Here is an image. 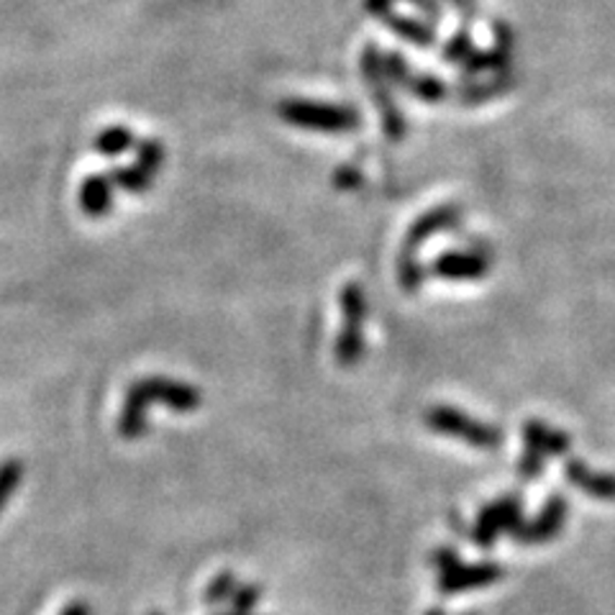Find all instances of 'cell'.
<instances>
[{
  "label": "cell",
  "mask_w": 615,
  "mask_h": 615,
  "mask_svg": "<svg viewBox=\"0 0 615 615\" xmlns=\"http://www.w3.org/2000/svg\"><path fill=\"white\" fill-rule=\"evenodd\" d=\"M341 305V328L336 336L334 356L339 367L352 369L362 362L364 356V321H367V296L356 280L344 283L339 292Z\"/></svg>",
  "instance_id": "6da1fadb"
},
{
  "label": "cell",
  "mask_w": 615,
  "mask_h": 615,
  "mask_svg": "<svg viewBox=\"0 0 615 615\" xmlns=\"http://www.w3.org/2000/svg\"><path fill=\"white\" fill-rule=\"evenodd\" d=\"M424 424L434 434L449 436V439H456L475 449H498L503 443V434H500L498 426L485 424V421L469 416V413L454 405L428 407L424 413Z\"/></svg>",
  "instance_id": "7a4b0ae2"
},
{
  "label": "cell",
  "mask_w": 615,
  "mask_h": 615,
  "mask_svg": "<svg viewBox=\"0 0 615 615\" xmlns=\"http://www.w3.org/2000/svg\"><path fill=\"white\" fill-rule=\"evenodd\" d=\"M569 436L543 424L539 418L526 421L524 426V454L518 462V475L524 482L541 480L549 456H564L569 452Z\"/></svg>",
  "instance_id": "3957f363"
},
{
  "label": "cell",
  "mask_w": 615,
  "mask_h": 615,
  "mask_svg": "<svg viewBox=\"0 0 615 615\" xmlns=\"http://www.w3.org/2000/svg\"><path fill=\"white\" fill-rule=\"evenodd\" d=\"M277 113H280V118L288 121L290 126L321 134H347L360 126L356 111L344 109V105L313 103V100H283Z\"/></svg>",
  "instance_id": "277c9868"
},
{
  "label": "cell",
  "mask_w": 615,
  "mask_h": 615,
  "mask_svg": "<svg viewBox=\"0 0 615 615\" xmlns=\"http://www.w3.org/2000/svg\"><path fill=\"white\" fill-rule=\"evenodd\" d=\"M505 569L500 567L498 562H475V564H456L454 569L441 572L439 579H436V588H439L441 595L452 598L462 595V592L469 590H482L490 588L503 579Z\"/></svg>",
  "instance_id": "5b68a950"
},
{
  "label": "cell",
  "mask_w": 615,
  "mask_h": 615,
  "mask_svg": "<svg viewBox=\"0 0 615 615\" xmlns=\"http://www.w3.org/2000/svg\"><path fill=\"white\" fill-rule=\"evenodd\" d=\"M141 385H145L147 396L152 398V403L167 405L173 413H196L200 405H203V396L196 385L175 380V377H141Z\"/></svg>",
  "instance_id": "8992f818"
},
{
  "label": "cell",
  "mask_w": 615,
  "mask_h": 615,
  "mask_svg": "<svg viewBox=\"0 0 615 615\" xmlns=\"http://www.w3.org/2000/svg\"><path fill=\"white\" fill-rule=\"evenodd\" d=\"M490 272L488 256L477 252H460L449 249L431 262V275L447 283H477Z\"/></svg>",
  "instance_id": "52a82bcc"
},
{
  "label": "cell",
  "mask_w": 615,
  "mask_h": 615,
  "mask_svg": "<svg viewBox=\"0 0 615 615\" xmlns=\"http://www.w3.org/2000/svg\"><path fill=\"white\" fill-rule=\"evenodd\" d=\"M567 500L562 495H552L543 503L539 516L534 520H526V526L520 528L516 541L524 543V547H541V543L556 539V536L562 534L564 524H567Z\"/></svg>",
  "instance_id": "ba28073f"
},
{
  "label": "cell",
  "mask_w": 615,
  "mask_h": 615,
  "mask_svg": "<svg viewBox=\"0 0 615 615\" xmlns=\"http://www.w3.org/2000/svg\"><path fill=\"white\" fill-rule=\"evenodd\" d=\"M460 221H462V209L454 203H447V205H439V209L426 211L424 216H418L416 221H413V226L407 228L403 249L405 252L418 254V249L424 247L428 239H434V236H439L443 231H452L454 226H460Z\"/></svg>",
  "instance_id": "9c48e42d"
},
{
  "label": "cell",
  "mask_w": 615,
  "mask_h": 615,
  "mask_svg": "<svg viewBox=\"0 0 615 615\" xmlns=\"http://www.w3.org/2000/svg\"><path fill=\"white\" fill-rule=\"evenodd\" d=\"M149 405H152V398L147 396L141 380L128 385V390L124 396V405H121V413H118V424H116L121 439L136 441L147 434Z\"/></svg>",
  "instance_id": "30bf717a"
},
{
  "label": "cell",
  "mask_w": 615,
  "mask_h": 615,
  "mask_svg": "<svg viewBox=\"0 0 615 615\" xmlns=\"http://www.w3.org/2000/svg\"><path fill=\"white\" fill-rule=\"evenodd\" d=\"M564 477L588 498L615 500V475L590 469L582 460H567V464H564Z\"/></svg>",
  "instance_id": "8fae6325"
},
{
  "label": "cell",
  "mask_w": 615,
  "mask_h": 615,
  "mask_svg": "<svg viewBox=\"0 0 615 615\" xmlns=\"http://www.w3.org/2000/svg\"><path fill=\"white\" fill-rule=\"evenodd\" d=\"M80 211L88 218H105L113 211V180L111 175H90L80 185Z\"/></svg>",
  "instance_id": "7c38bea8"
},
{
  "label": "cell",
  "mask_w": 615,
  "mask_h": 615,
  "mask_svg": "<svg viewBox=\"0 0 615 615\" xmlns=\"http://www.w3.org/2000/svg\"><path fill=\"white\" fill-rule=\"evenodd\" d=\"M500 534H505L503 516H500L498 500H492V503L482 505L480 513H477L475 526H472V541L480 549H492L498 543Z\"/></svg>",
  "instance_id": "4fadbf2b"
},
{
  "label": "cell",
  "mask_w": 615,
  "mask_h": 615,
  "mask_svg": "<svg viewBox=\"0 0 615 615\" xmlns=\"http://www.w3.org/2000/svg\"><path fill=\"white\" fill-rule=\"evenodd\" d=\"M426 280V269L421 267L418 254L416 252H400L398 256V283L403 288L405 296H416V292L424 288Z\"/></svg>",
  "instance_id": "5bb4252c"
},
{
  "label": "cell",
  "mask_w": 615,
  "mask_h": 615,
  "mask_svg": "<svg viewBox=\"0 0 615 615\" xmlns=\"http://www.w3.org/2000/svg\"><path fill=\"white\" fill-rule=\"evenodd\" d=\"M136 145L134 134L126 126H111L96 136V152L103 156H118Z\"/></svg>",
  "instance_id": "9a60e30c"
},
{
  "label": "cell",
  "mask_w": 615,
  "mask_h": 615,
  "mask_svg": "<svg viewBox=\"0 0 615 615\" xmlns=\"http://www.w3.org/2000/svg\"><path fill=\"white\" fill-rule=\"evenodd\" d=\"M498 507H500V516H503V528L507 536H516L520 534V528L526 526L524 520V500L518 495H503L498 498Z\"/></svg>",
  "instance_id": "2e32d148"
},
{
  "label": "cell",
  "mask_w": 615,
  "mask_h": 615,
  "mask_svg": "<svg viewBox=\"0 0 615 615\" xmlns=\"http://www.w3.org/2000/svg\"><path fill=\"white\" fill-rule=\"evenodd\" d=\"M162 162H164V149L160 141H154V139H149V141H141L139 147H136V167L141 170V173H147L149 177L154 180V175L160 173V167H162Z\"/></svg>",
  "instance_id": "e0dca14e"
},
{
  "label": "cell",
  "mask_w": 615,
  "mask_h": 615,
  "mask_svg": "<svg viewBox=\"0 0 615 615\" xmlns=\"http://www.w3.org/2000/svg\"><path fill=\"white\" fill-rule=\"evenodd\" d=\"M236 588H239V585H236V575L231 569H224L211 579L209 588H205L203 600L209 605H221V603H226V600H231Z\"/></svg>",
  "instance_id": "ac0fdd59"
},
{
  "label": "cell",
  "mask_w": 615,
  "mask_h": 615,
  "mask_svg": "<svg viewBox=\"0 0 615 615\" xmlns=\"http://www.w3.org/2000/svg\"><path fill=\"white\" fill-rule=\"evenodd\" d=\"M111 180L113 185H118V188L126 192H147L149 188H152V177H149L147 173H141L136 164H131V167L113 170Z\"/></svg>",
  "instance_id": "d6986e66"
},
{
  "label": "cell",
  "mask_w": 615,
  "mask_h": 615,
  "mask_svg": "<svg viewBox=\"0 0 615 615\" xmlns=\"http://www.w3.org/2000/svg\"><path fill=\"white\" fill-rule=\"evenodd\" d=\"M21 482H24V462L5 460L3 469H0V503L9 505V500L21 488Z\"/></svg>",
  "instance_id": "ffe728a7"
},
{
  "label": "cell",
  "mask_w": 615,
  "mask_h": 615,
  "mask_svg": "<svg viewBox=\"0 0 615 615\" xmlns=\"http://www.w3.org/2000/svg\"><path fill=\"white\" fill-rule=\"evenodd\" d=\"M260 600H262V588L260 585H254V582H247V585H239L236 588V592L231 595V607L236 613H252L256 605H260Z\"/></svg>",
  "instance_id": "44dd1931"
},
{
  "label": "cell",
  "mask_w": 615,
  "mask_h": 615,
  "mask_svg": "<svg viewBox=\"0 0 615 615\" xmlns=\"http://www.w3.org/2000/svg\"><path fill=\"white\" fill-rule=\"evenodd\" d=\"M431 564H434V569L439 572H449V569H454L456 564H462L460 562V552H456L454 547H439L436 552L431 554Z\"/></svg>",
  "instance_id": "7402d4cb"
},
{
  "label": "cell",
  "mask_w": 615,
  "mask_h": 615,
  "mask_svg": "<svg viewBox=\"0 0 615 615\" xmlns=\"http://www.w3.org/2000/svg\"><path fill=\"white\" fill-rule=\"evenodd\" d=\"M413 90H416V96H421L424 100H436L443 96L441 83L436 80V77H421L418 83H413Z\"/></svg>",
  "instance_id": "603a6c76"
},
{
  "label": "cell",
  "mask_w": 615,
  "mask_h": 615,
  "mask_svg": "<svg viewBox=\"0 0 615 615\" xmlns=\"http://www.w3.org/2000/svg\"><path fill=\"white\" fill-rule=\"evenodd\" d=\"M336 185H339L341 190H356L362 185V175L356 173L354 167H341L339 173H336Z\"/></svg>",
  "instance_id": "cb8c5ba5"
},
{
  "label": "cell",
  "mask_w": 615,
  "mask_h": 615,
  "mask_svg": "<svg viewBox=\"0 0 615 615\" xmlns=\"http://www.w3.org/2000/svg\"><path fill=\"white\" fill-rule=\"evenodd\" d=\"M60 615H90V605L83 603V600H75V603L64 605Z\"/></svg>",
  "instance_id": "d4e9b609"
},
{
  "label": "cell",
  "mask_w": 615,
  "mask_h": 615,
  "mask_svg": "<svg viewBox=\"0 0 615 615\" xmlns=\"http://www.w3.org/2000/svg\"><path fill=\"white\" fill-rule=\"evenodd\" d=\"M426 615H447V611H443V607H431Z\"/></svg>",
  "instance_id": "484cf974"
},
{
  "label": "cell",
  "mask_w": 615,
  "mask_h": 615,
  "mask_svg": "<svg viewBox=\"0 0 615 615\" xmlns=\"http://www.w3.org/2000/svg\"><path fill=\"white\" fill-rule=\"evenodd\" d=\"M216 615H254V613H236V611H231V613H216Z\"/></svg>",
  "instance_id": "4316f807"
},
{
  "label": "cell",
  "mask_w": 615,
  "mask_h": 615,
  "mask_svg": "<svg viewBox=\"0 0 615 615\" xmlns=\"http://www.w3.org/2000/svg\"><path fill=\"white\" fill-rule=\"evenodd\" d=\"M152 615H162V613H152Z\"/></svg>",
  "instance_id": "83f0119b"
}]
</instances>
